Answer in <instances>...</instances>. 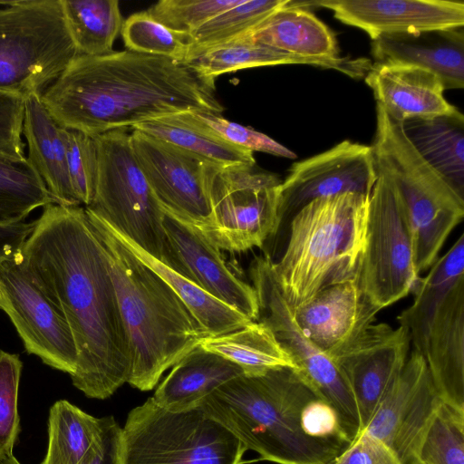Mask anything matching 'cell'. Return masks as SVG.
I'll return each instance as SVG.
<instances>
[{
    "mask_svg": "<svg viewBox=\"0 0 464 464\" xmlns=\"http://www.w3.org/2000/svg\"><path fill=\"white\" fill-rule=\"evenodd\" d=\"M18 254L71 329L73 386L88 398H109L128 382L130 348L104 247L84 207L46 205Z\"/></svg>",
    "mask_w": 464,
    "mask_h": 464,
    "instance_id": "cell-1",
    "label": "cell"
},
{
    "mask_svg": "<svg viewBox=\"0 0 464 464\" xmlns=\"http://www.w3.org/2000/svg\"><path fill=\"white\" fill-rule=\"evenodd\" d=\"M41 100L59 126L92 137L169 114L224 111L215 79L185 63L129 50L76 55Z\"/></svg>",
    "mask_w": 464,
    "mask_h": 464,
    "instance_id": "cell-2",
    "label": "cell"
},
{
    "mask_svg": "<svg viewBox=\"0 0 464 464\" xmlns=\"http://www.w3.org/2000/svg\"><path fill=\"white\" fill-rule=\"evenodd\" d=\"M321 399L295 368L281 367L242 374L208 395L198 408L263 460L333 464L346 447L313 436L311 418Z\"/></svg>",
    "mask_w": 464,
    "mask_h": 464,
    "instance_id": "cell-3",
    "label": "cell"
},
{
    "mask_svg": "<svg viewBox=\"0 0 464 464\" xmlns=\"http://www.w3.org/2000/svg\"><path fill=\"white\" fill-rule=\"evenodd\" d=\"M85 212L103 245L129 337L128 383L150 391L166 370L208 336L173 289L121 243L111 227Z\"/></svg>",
    "mask_w": 464,
    "mask_h": 464,
    "instance_id": "cell-4",
    "label": "cell"
},
{
    "mask_svg": "<svg viewBox=\"0 0 464 464\" xmlns=\"http://www.w3.org/2000/svg\"><path fill=\"white\" fill-rule=\"evenodd\" d=\"M369 198L359 193L320 198L290 219L285 250L271 266L293 309L330 285L356 279Z\"/></svg>",
    "mask_w": 464,
    "mask_h": 464,
    "instance_id": "cell-5",
    "label": "cell"
},
{
    "mask_svg": "<svg viewBox=\"0 0 464 464\" xmlns=\"http://www.w3.org/2000/svg\"><path fill=\"white\" fill-rule=\"evenodd\" d=\"M93 138L98 160L95 190L84 208L183 276L163 227V210L135 157L130 133L116 129Z\"/></svg>",
    "mask_w": 464,
    "mask_h": 464,
    "instance_id": "cell-6",
    "label": "cell"
},
{
    "mask_svg": "<svg viewBox=\"0 0 464 464\" xmlns=\"http://www.w3.org/2000/svg\"><path fill=\"white\" fill-rule=\"evenodd\" d=\"M246 450L198 407L173 412L152 397L132 409L121 428L120 464H241Z\"/></svg>",
    "mask_w": 464,
    "mask_h": 464,
    "instance_id": "cell-7",
    "label": "cell"
},
{
    "mask_svg": "<svg viewBox=\"0 0 464 464\" xmlns=\"http://www.w3.org/2000/svg\"><path fill=\"white\" fill-rule=\"evenodd\" d=\"M76 55L61 0L7 1L0 8V91L41 96Z\"/></svg>",
    "mask_w": 464,
    "mask_h": 464,
    "instance_id": "cell-8",
    "label": "cell"
},
{
    "mask_svg": "<svg viewBox=\"0 0 464 464\" xmlns=\"http://www.w3.org/2000/svg\"><path fill=\"white\" fill-rule=\"evenodd\" d=\"M280 179L255 166L210 163L207 188L210 219L199 228L220 250L262 247L279 228Z\"/></svg>",
    "mask_w": 464,
    "mask_h": 464,
    "instance_id": "cell-9",
    "label": "cell"
},
{
    "mask_svg": "<svg viewBox=\"0 0 464 464\" xmlns=\"http://www.w3.org/2000/svg\"><path fill=\"white\" fill-rule=\"evenodd\" d=\"M377 174L356 281L365 299L381 311L408 295L420 276L404 207L392 182Z\"/></svg>",
    "mask_w": 464,
    "mask_h": 464,
    "instance_id": "cell-10",
    "label": "cell"
},
{
    "mask_svg": "<svg viewBox=\"0 0 464 464\" xmlns=\"http://www.w3.org/2000/svg\"><path fill=\"white\" fill-rule=\"evenodd\" d=\"M272 258L256 256L249 276L258 304L257 321L265 324L289 355L296 370L337 411L351 442L361 431L352 392L334 362L317 348L298 325L293 308L281 294L272 272Z\"/></svg>",
    "mask_w": 464,
    "mask_h": 464,
    "instance_id": "cell-11",
    "label": "cell"
},
{
    "mask_svg": "<svg viewBox=\"0 0 464 464\" xmlns=\"http://www.w3.org/2000/svg\"><path fill=\"white\" fill-rule=\"evenodd\" d=\"M18 253L0 264V310L10 319L27 353L71 376L78 359L71 329Z\"/></svg>",
    "mask_w": 464,
    "mask_h": 464,
    "instance_id": "cell-12",
    "label": "cell"
},
{
    "mask_svg": "<svg viewBox=\"0 0 464 464\" xmlns=\"http://www.w3.org/2000/svg\"><path fill=\"white\" fill-rule=\"evenodd\" d=\"M442 401L415 350L367 426L359 433L387 445L401 464H419L423 438Z\"/></svg>",
    "mask_w": 464,
    "mask_h": 464,
    "instance_id": "cell-13",
    "label": "cell"
},
{
    "mask_svg": "<svg viewBox=\"0 0 464 464\" xmlns=\"http://www.w3.org/2000/svg\"><path fill=\"white\" fill-rule=\"evenodd\" d=\"M377 177L371 145L349 140L295 162L279 186L277 233L314 199L343 193L370 195Z\"/></svg>",
    "mask_w": 464,
    "mask_h": 464,
    "instance_id": "cell-14",
    "label": "cell"
},
{
    "mask_svg": "<svg viewBox=\"0 0 464 464\" xmlns=\"http://www.w3.org/2000/svg\"><path fill=\"white\" fill-rule=\"evenodd\" d=\"M132 149L156 199L165 211L198 228L210 219L207 160L138 130Z\"/></svg>",
    "mask_w": 464,
    "mask_h": 464,
    "instance_id": "cell-15",
    "label": "cell"
},
{
    "mask_svg": "<svg viewBox=\"0 0 464 464\" xmlns=\"http://www.w3.org/2000/svg\"><path fill=\"white\" fill-rule=\"evenodd\" d=\"M410 347L411 337L403 326L373 323L331 358L352 392L361 431L404 368Z\"/></svg>",
    "mask_w": 464,
    "mask_h": 464,
    "instance_id": "cell-16",
    "label": "cell"
},
{
    "mask_svg": "<svg viewBox=\"0 0 464 464\" xmlns=\"http://www.w3.org/2000/svg\"><path fill=\"white\" fill-rule=\"evenodd\" d=\"M342 23L364 31L372 40L464 26V2L444 0H321Z\"/></svg>",
    "mask_w": 464,
    "mask_h": 464,
    "instance_id": "cell-17",
    "label": "cell"
},
{
    "mask_svg": "<svg viewBox=\"0 0 464 464\" xmlns=\"http://www.w3.org/2000/svg\"><path fill=\"white\" fill-rule=\"evenodd\" d=\"M309 1H292L277 9L247 34L276 50L334 69L353 78L365 76L371 67L366 59L340 56L334 33L310 10Z\"/></svg>",
    "mask_w": 464,
    "mask_h": 464,
    "instance_id": "cell-18",
    "label": "cell"
},
{
    "mask_svg": "<svg viewBox=\"0 0 464 464\" xmlns=\"http://www.w3.org/2000/svg\"><path fill=\"white\" fill-rule=\"evenodd\" d=\"M163 213V227L181 264L183 276L252 321H257L255 289L231 272L218 246L195 225L170 212Z\"/></svg>",
    "mask_w": 464,
    "mask_h": 464,
    "instance_id": "cell-19",
    "label": "cell"
},
{
    "mask_svg": "<svg viewBox=\"0 0 464 464\" xmlns=\"http://www.w3.org/2000/svg\"><path fill=\"white\" fill-rule=\"evenodd\" d=\"M293 311L304 334L330 359L375 323L380 312L365 299L356 279L330 285Z\"/></svg>",
    "mask_w": 464,
    "mask_h": 464,
    "instance_id": "cell-20",
    "label": "cell"
},
{
    "mask_svg": "<svg viewBox=\"0 0 464 464\" xmlns=\"http://www.w3.org/2000/svg\"><path fill=\"white\" fill-rule=\"evenodd\" d=\"M442 402L464 415V278L435 310L417 349Z\"/></svg>",
    "mask_w": 464,
    "mask_h": 464,
    "instance_id": "cell-21",
    "label": "cell"
},
{
    "mask_svg": "<svg viewBox=\"0 0 464 464\" xmlns=\"http://www.w3.org/2000/svg\"><path fill=\"white\" fill-rule=\"evenodd\" d=\"M364 81L377 104L400 122L459 111L445 99L440 78L420 66L392 61L375 62Z\"/></svg>",
    "mask_w": 464,
    "mask_h": 464,
    "instance_id": "cell-22",
    "label": "cell"
},
{
    "mask_svg": "<svg viewBox=\"0 0 464 464\" xmlns=\"http://www.w3.org/2000/svg\"><path fill=\"white\" fill-rule=\"evenodd\" d=\"M376 62L392 61L428 69L445 90L464 87V33L462 28L384 35L372 41Z\"/></svg>",
    "mask_w": 464,
    "mask_h": 464,
    "instance_id": "cell-23",
    "label": "cell"
},
{
    "mask_svg": "<svg viewBox=\"0 0 464 464\" xmlns=\"http://www.w3.org/2000/svg\"><path fill=\"white\" fill-rule=\"evenodd\" d=\"M23 135L28 147L27 160L42 178L56 204L79 206L71 186L63 128L44 106L41 96L24 99Z\"/></svg>",
    "mask_w": 464,
    "mask_h": 464,
    "instance_id": "cell-24",
    "label": "cell"
},
{
    "mask_svg": "<svg viewBox=\"0 0 464 464\" xmlns=\"http://www.w3.org/2000/svg\"><path fill=\"white\" fill-rule=\"evenodd\" d=\"M242 374L244 371L237 364L198 345L172 366L152 399L169 411H188L198 408L208 395Z\"/></svg>",
    "mask_w": 464,
    "mask_h": 464,
    "instance_id": "cell-25",
    "label": "cell"
},
{
    "mask_svg": "<svg viewBox=\"0 0 464 464\" xmlns=\"http://www.w3.org/2000/svg\"><path fill=\"white\" fill-rule=\"evenodd\" d=\"M417 152L464 198V116L459 111L401 122Z\"/></svg>",
    "mask_w": 464,
    "mask_h": 464,
    "instance_id": "cell-26",
    "label": "cell"
},
{
    "mask_svg": "<svg viewBox=\"0 0 464 464\" xmlns=\"http://www.w3.org/2000/svg\"><path fill=\"white\" fill-rule=\"evenodd\" d=\"M131 129L173 144L215 164L256 166L251 150L225 140L194 111L162 116Z\"/></svg>",
    "mask_w": 464,
    "mask_h": 464,
    "instance_id": "cell-27",
    "label": "cell"
},
{
    "mask_svg": "<svg viewBox=\"0 0 464 464\" xmlns=\"http://www.w3.org/2000/svg\"><path fill=\"white\" fill-rule=\"evenodd\" d=\"M111 228L121 243L138 259L152 269L173 289L200 324L208 336L234 332L255 322L210 295L191 280L149 255L112 227Z\"/></svg>",
    "mask_w": 464,
    "mask_h": 464,
    "instance_id": "cell-28",
    "label": "cell"
},
{
    "mask_svg": "<svg viewBox=\"0 0 464 464\" xmlns=\"http://www.w3.org/2000/svg\"><path fill=\"white\" fill-rule=\"evenodd\" d=\"M464 278V234L420 277L411 292L412 304L398 316L399 325L410 334L413 349L420 344L427 326L435 310L442 303L456 284Z\"/></svg>",
    "mask_w": 464,
    "mask_h": 464,
    "instance_id": "cell-29",
    "label": "cell"
},
{
    "mask_svg": "<svg viewBox=\"0 0 464 464\" xmlns=\"http://www.w3.org/2000/svg\"><path fill=\"white\" fill-rule=\"evenodd\" d=\"M199 346L237 364L247 375L281 367L295 368L271 330L258 321L234 332L206 337Z\"/></svg>",
    "mask_w": 464,
    "mask_h": 464,
    "instance_id": "cell-30",
    "label": "cell"
},
{
    "mask_svg": "<svg viewBox=\"0 0 464 464\" xmlns=\"http://www.w3.org/2000/svg\"><path fill=\"white\" fill-rule=\"evenodd\" d=\"M65 24L78 54L113 52L123 17L118 0H61Z\"/></svg>",
    "mask_w": 464,
    "mask_h": 464,
    "instance_id": "cell-31",
    "label": "cell"
},
{
    "mask_svg": "<svg viewBox=\"0 0 464 464\" xmlns=\"http://www.w3.org/2000/svg\"><path fill=\"white\" fill-rule=\"evenodd\" d=\"M105 420L68 401H55L49 411L48 447L41 464H79L102 432Z\"/></svg>",
    "mask_w": 464,
    "mask_h": 464,
    "instance_id": "cell-32",
    "label": "cell"
},
{
    "mask_svg": "<svg viewBox=\"0 0 464 464\" xmlns=\"http://www.w3.org/2000/svg\"><path fill=\"white\" fill-rule=\"evenodd\" d=\"M204 76L218 75L241 69L283 64H316L309 60L276 50L252 39L247 34L208 49L184 62Z\"/></svg>",
    "mask_w": 464,
    "mask_h": 464,
    "instance_id": "cell-33",
    "label": "cell"
},
{
    "mask_svg": "<svg viewBox=\"0 0 464 464\" xmlns=\"http://www.w3.org/2000/svg\"><path fill=\"white\" fill-rule=\"evenodd\" d=\"M51 203L55 200L27 159L0 155V223L24 221Z\"/></svg>",
    "mask_w": 464,
    "mask_h": 464,
    "instance_id": "cell-34",
    "label": "cell"
},
{
    "mask_svg": "<svg viewBox=\"0 0 464 464\" xmlns=\"http://www.w3.org/2000/svg\"><path fill=\"white\" fill-rule=\"evenodd\" d=\"M290 0H242L198 28L188 38L185 62L217 45L247 34L264 19Z\"/></svg>",
    "mask_w": 464,
    "mask_h": 464,
    "instance_id": "cell-35",
    "label": "cell"
},
{
    "mask_svg": "<svg viewBox=\"0 0 464 464\" xmlns=\"http://www.w3.org/2000/svg\"><path fill=\"white\" fill-rule=\"evenodd\" d=\"M129 51L156 55L184 63L188 53L189 36L181 35L156 21L148 11L130 14L121 31Z\"/></svg>",
    "mask_w": 464,
    "mask_h": 464,
    "instance_id": "cell-36",
    "label": "cell"
},
{
    "mask_svg": "<svg viewBox=\"0 0 464 464\" xmlns=\"http://www.w3.org/2000/svg\"><path fill=\"white\" fill-rule=\"evenodd\" d=\"M419 464H464V415L441 404L419 451Z\"/></svg>",
    "mask_w": 464,
    "mask_h": 464,
    "instance_id": "cell-37",
    "label": "cell"
},
{
    "mask_svg": "<svg viewBox=\"0 0 464 464\" xmlns=\"http://www.w3.org/2000/svg\"><path fill=\"white\" fill-rule=\"evenodd\" d=\"M242 0H161L148 13L172 32L190 36L198 28L219 13Z\"/></svg>",
    "mask_w": 464,
    "mask_h": 464,
    "instance_id": "cell-38",
    "label": "cell"
},
{
    "mask_svg": "<svg viewBox=\"0 0 464 464\" xmlns=\"http://www.w3.org/2000/svg\"><path fill=\"white\" fill-rule=\"evenodd\" d=\"M68 172L71 186L79 206L91 204L97 175V150L94 138L75 130L63 128Z\"/></svg>",
    "mask_w": 464,
    "mask_h": 464,
    "instance_id": "cell-39",
    "label": "cell"
},
{
    "mask_svg": "<svg viewBox=\"0 0 464 464\" xmlns=\"http://www.w3.org/2000/svg\"><path fill=\"white\" fill-rule=\"evenodd\" d=\"M22 369L18 354L0 349V456L13 453L20 431L17 401Z\"/></svg>",
    "mask_w": 464,
    "mask_h": 464,
    "instance_id": "cell-40",
    "label": "cell"
},
{
    "mask_svg": "<svg viewBox=\"0 0 464 464\" xmlns=\"http://www.w3.org/2000/svg\"><path fill=\"white\" fill-rule=\"evenodd\" d=\"M197 116L227 141L248 150L269 153L287 159H295L291 150L269 136L252 128L230 121L220 114L196 112Z\"/></svg>",
    "mask_w": 464,
    "mask_h": 464,
    "instance_id": "cell-41",
    "label": "cell"
},
{
    "mask_svg": "<svg viewBox=\"0 0 464 464\" xmlns=\"http://www.w3.org/2000/svg\"><path fill=\"white\" fill-rule=\"evenodd\" d=\"M24 97L0 91V155L25 160L22 140Z\"/></svg>",
    "mask_w": 464,
    "mask_h": 464,
    "instance_id": "cell-42",
    "label": "cell"
},
{
    "mask_svg": "<svg viewBox=\"0 0 464 464\" xmlns=\"http://www.w3.org/2000/svg\"><path fill=\"white\" fill-rule=\"evenodd\" d=\"M333 464H401L382 441L361 433L342 451Z\"/></svg>",
    "mask_w": 464,
    "mask_h": 464,
    "instance_id": "cell-43",
    "label": "cell"
},
{
    "mask_svg": "<svg viewBox=\"0 0 464 464\" xmlns=\"http://www.w3.org/2000/svg\"><path fill=\"white\" fill-rule=\"evenodd\" d=\"M121 428L112 416L106 417L104 427L79 464H120Z\"/></svg>",
    "mask_w": 464,
    "mask_h": 464,
    "instance_id": "cell-44",
    "label": "cell"
},
{
    "mask_svg": "<svg viewBox=\"0 0 464 464\" xmlns=\"http://www.w3.org/2000/svg\"><path fill=\"white\" fill-rule=\"evenodd\" d=\"M32 222L0 223V264L16 255L34 227Z\"/></svg>",
    "mask_w": 464,
    "mask_h": 464,
    "instance_id": "cell-45",
    "label": "cell"
},
{
    "mask_svg": "<svg viewBox=\"0 0 464 464\" xmlns=\"http://www.w3.org/2000/svg\"><path fill=\"white\" fill-rule=\"evenodd\" d=\"M0 464H21L13 453L0 456Z\"/></svg>",
    "mask_w": 464,
    "mask_h": 464,
    "instance_id": "cell-46",
    "label": "cell"
}]
</instances>
